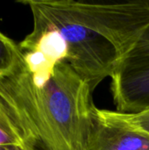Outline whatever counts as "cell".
<instances>
[{
	"label": "cell",
	"mask_w": 149,
	"mask_h": 150,
	"mask_svg": "<svg viewBox=\"0 0 149 150\" xmlns=\"http://www.w3.org/2000/svg\"><path fill=\"white\" fill-rule=\"evenodd\" d=\"M90 85L67 61L37 85L25 64L0 80V101L33 149L86 150L95 105Z\"/></svg>",
	"instance_id": "1"
},
{
	"label": "cell",
	"mask_w": 149,
	"mask_h": 150,
	"mask_svg": "<svg viewBox=\"0 0 149 150\" xmlns=\"http://www.w3.org/2000/svg\"><path fill=\"white\" fill-rule=\"evenodd\" d=\"M118 118L133 130L149 135V109L138 113H121L115 111Z\"/></svg>",
	"instance_id": "8"
},
{
	"label": "cell",
	"mask_w": 149,
	"mask_h": 150,
	"mask_svg": "<svg viewBox=\"0 0 149 150\" xmlns=\"http://www.w3.org/2000/svg\"><path fill=\"white\" fill-rule=\"evenodd\" d=\"M13 147H19L26 150H36L32 149L24 141L0 101V149Z\"/></svg>",
	"instance_id": "7"
},
{
	"label": "cell",
	"mask_w": 149,
	"mask_h": 150,
	"mask_svg": "<svg viewBox=\"0 0 149 150\" xmlns=\"http://www.w3.org/2000/svg\"><path fill=\"white\" fill-rule=\"evenodd\" d=\"M24 63L19 45L0 31V80L12 76Z\"/></svg>",
	"instance_id": "6"
},
{
	"label": "cell",
	"mask_w": 149,
	"mask_h": 150,
	"mask_svg": "<svg viewBox=\"0 0 149 150\" xmlns=\"http://www.w3.org/2000/svg\"><path fill=\"white\" fill-rule=\"evenodd\" d=\"M86 150H149V135L126 126L115 111L96 106Z\"/></svg>",
	"instance_id": "5"
},
{
	"label": "cell",
	"mask_w": 149,
	"mask_h": 150,
	"mask_svg": "<svg viewBox=\"0 0 149 150\" xmlns=\"http://www.w3.org/2000/svg\"><path fill=\"white\" fill-rule=\"evenodd\" d=\"M33 18L32 32L56 29L68 47L67 62L94 92L106 77H112L119 62L112 44L99 33L66 18L50 0H22Z\"/></svg>",
	"instance_id": "2"
},
{
	"label": "cell",
	"mask_w": 149,
	"mask_h": 150,
	"mask_svg": "<svg viewBox=\"0 0 149 150\" xmlns=\"http://www.w3.org/2000/svg\"><path fill=\"white\" fill-rule=\"evenodd\" d=\"M50 1L68 20L108 40L116 49L119 62L133 48L149 26V0L114 4Z\"/></svg>",
	"instance_id": "3"
},
{
	"label": "cell",
	"mask_w": 149,
	"mask_h": 150,
	"mask_svg": "<svg viewBox=\"0 0 149 150\" xmlns=\"http://www.w3.org/2000/svg\"><path fill=\"white\" fill-rule=\"evenodd\" d=\"M0 150H26L25 149H22V148H19V147H13V148H8V149H3ZM36 150H42L40 149H36Z\"/></svg>",
	"instance_id": "9"
},
{
	"label": "cell",
	"mask_w": 149,
	"mask_h": 150,
	"mask_svg": "<svg viewBox=\"0 0 149 150\" xmlns=\"http://www.w3.org/2000/svg\"><path fill=\"white\" fill-rule=\"evenodd\" d=\"M111 80L116 112L130 114L149 109V26L117 63Z\"/></svg>",
	"instance_id": "4"
}]
</instances>
